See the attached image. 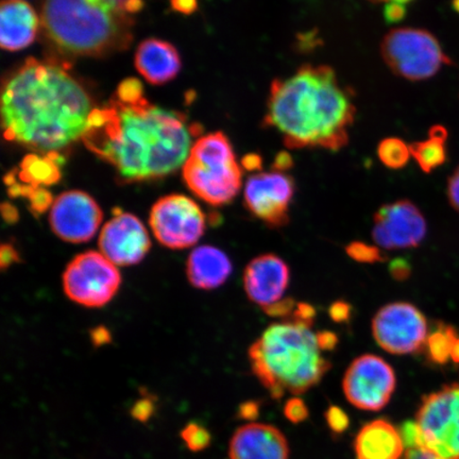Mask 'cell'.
<instances>
[{"label": "cell", "instance_id": "obj_48", "mask_svg": "<svg viewBox=\"0 0 459 459\" xmlns=\"http://www.w3.org/2000/svg\"><path fill=\"white\" fill-rule=\"evenodd\" d=\"M451 359L459 364V337H457V340L455 342V346H453Z\"/></svg>", "mask_w": 459, "mask_h": 459}, {"label": "cell", "instance_id": "obj_8", "mask_svg": "<svg viewBox=\"0 0 459 459\" xmlns=\"http://www.w3.org/2000/svg\"><path fill=\"white\" fill-rule=\"evenodd\" d=\"M418 447L444 459H459V385L424 398L417 412Z\"/></svg>", "mask_w": 459, "mask_h": 459}, {"label": "cell", "instance_id": "obj_24", "mask_svg": "<svg viewBox=\"0 0 459 459\" xmlns=\"http://www.w3.org/2000/svg\"><path fill=\"white\" fill-rule=\"evenodd\" d=\"M447 132L444 127H433L427 141L410 145L411 157L420 169L429 172L439 168L446 160V140Z\"/></svg>", "mask_w": 459, "mask_h": 459}, {"label": "cell", "instance_id": "obj_47", "mask_svg": "<svg viewBox=\"0 0 459 459\" xmlns=\"http://www.w3.org/2000/svg\"><path fill=\"white\" fill-rule=\"evenodd\" d=\"M239 411L244 418H255L257 416L258 407L254 402H248L240 407Z\"/></svg>", "mask_w": 459, "mask_h": 459}, {"label": "cell", "instance_id": "obj_21", "mask_svg": "<svg viewBox=\"0 0 459 459\" xmlns=\"http://www.w3.org/2000/svg\"><path fill=\"white\" fill-rule=\"evenodd\" d=\"M404 449L400 430L382 419L366 424L354 444L358 459H401Z\"/></svg>", "mask_w": 459, "mask_h": 459}, {"label": "cell", "instance_id": "obj_39", "mask_svg": "<svg viewBox=\"0 0 459 459\" xmlns=\"http://www.w3.org/2000/svg\"><path fill=\"white\" fill-rule=\"evenodd\" d=\"M317 338L318 347L321 351H331L334 350L338 343V337L335 333L329 331H323L316 334Z\"/></svg>", "mask_w": 459, "mask_h": 459}, {"label": "cell", "instance_id": "obj_25", "mask_svg": "<svg viewBox=\"0 0 459 459\" xmlns=\"http://www.w3.org/2000/svg\"><path fill=\"white\" fill-rule=\"evenodd\" d=\"M457 337L452 326L445 325H441L429 334L426 343L429 359L436 364H446L451 359L452 349Z\"/></svg>", "mask_w": 459, "mask_h": 459}, {"label": "cell", "instance_id": "obj_7", "mask_svg": "<svg viewBox=\"0 0 459 459\" xmlns=\"http://www.w3.org/2000/svg\"><path fill=\"white\" fill-rule=\"evenodd\" d=\"M382 56L390 70L411 82L433 77L451 63L433 34L416 28L390 31L383 39Z\"/></svg>", "mask_w": 459, "mask_h": 459}, {"label": "cell", "instance_id": "obj_31", "mask_svg": "<svg viewBox=\"0 0 459 459\" xmlns=\"http://www.w3.org/2000/svg\"><path fill=\"white\" fill-rule=\"evenodd\" d=\"M284 414L292 423H300L308 417V410L301 399L292 398L286 402Z\"/></svg>", "mask_w": 459, "mask_h": 459}, {"label": "cell", "instance_id": "obj_1", "mask_svg": "<svg viewBox=\"0 0 459 459\" xmlns=\"http://www.w3.org/2000/svg\"><path fill=\"white\" fill-rule=\"evenodd\" d=\"M82 140L120 179H160L185 165L192 134L186 117L151 105L139 80L126 79L106 107L94 108Z\"/></svg>", "mask_w": 459, "mask_h": 459}, {"label": "cell", "instance_id": "obj_46", "mask_svg": "<svg viewBox=\"0 0 459 459\" xmlns=\"http://www.w3.org/2000/svg\"><path fill=\"white\" fill-rule=\"evenodd\" d=\"M3 216L4 221L9 223H14L19 221V212L15 206L10 204H4L2 206Z\"/></svg>", "mask_w": 459, "mask_h": 459}, {"label": "cell", "instance_id": "obj_16", "mask_svg": "<svg viewBox=\"0 0 459 459\" xmlns=\"http://www.w3.org/2000/svg\"><path fill=\"white\" fill-rule=\"evenodd\" d=\"M99 245L101 254L114 265L131 266L147 255L152 243L139 218L120 212L102 228Z\"/></svg>", "mask_w": 459, "mask_h": 459}, {"label": "cell", "instance_id": "obj_33", "mask_svg": "<svg viewBox=\"0 0 459 459\" xmlns=\"http://www.w3.org/2000/svg\"><path fill=\"white\" fill-rule=\"evenodd\" d=\"M315 316L316 311L312 306L307 303H298L294 314L291 316V321L312 328Z\"/></svg>", "mask_w": 459, "mask_h": 459}, {"label": "cell", "instance_id": "obj_2", "mask_svg": "<svg viewBox=\"0 0 459 459\" xmlns=\"http://www.w3.org/2000/svg\"><path fill=\"white\" fill-rule=\"evenodd\" d=\"M91 100L65 68L28 59L3 88L5 140L55 153L88 129Z\"/></svg>", "mask_w": 459, "mask_h": 459}, {"label": "cell", "instance_id": "obj_34", "mask_svg": "<svg viewBox=\"0 0 459 459\" xmlns=\"http://www.w3.org/2000/svg\"><path fill=\"white\" fill-rule=\"evenodd\" d=\"M329 315L337 324L347 323L351 317V307L347 302L336 301L330 307Z\"/></svg>", "mask_w": 459, "mask_h": 459}, {"label": "cell", "instance_id": "obj_42", "mask_svg": "<svg viewBox=\"0 0 459 459\" xmlns=\"http://www.w3.org/2000/svg\"><path fill=\"white\" fill-rule=\"evenodd\" d=\"M292 165H294V160H292L290 154L287 152H280L274 159L273 169L274 171L284 172L286 170H290L292 168Z\"/></svg>", "mask_w": 459, "mask_h": 459}, {"label": "cell", "instance_id": "obj_3", "mask_svg": "<svg viewBox=\"0 0 459 459\" xmlns=\"http://www.w3.org/2000/svg\"><path fill=\"white\" fill-rule=\"evenodd\" d=\"M355 113L352 95L333 68L306 65L273 80L264 126L278 131L290 149L340 151L349 142Z\"/></svg>", "mask_w": 459, "mask_h": 459}, {"label": "cell", "instance_id": "obj_40", "mask_svg": "<svg viewBox=\"0 0 459 459\" xmlns=\"http://www.w3.org/2000/svg\"><path fill=\"white\" fill-rule=\"evenodd\" d=\"M447 195L453 208L459 212V168L453 172L447 185Z\"/></svg>", "mask_w": 459, "mask_h": 459}, {"label": "cell", "instance_id": "obj_26", "mask_svg": "<svg viewBox=\"0 0 459 459\" xmlns=\"http://www.w3.org/2000/svg\"><path fill=\"white\" fill-rule=\"evenodd\" d=\"M378 158L388 169H400L411 157L410 145L397 137H389L381 142L377 148Z\"/></svg>", "mask_w": 459, "mask_h": 459}, {"label": "cell", "instance_id": "obj_6", "mask_svg": "<svg viewBox=\"0 0 459 459\" xmlns=\"http://www.w3.org/2000/svg\"><path fill=\"white\" fill-rule=\"evenodd\" d=\"M183 178L206 204L231 203L242 187V169L235 159L231 143L222 132L201 137L183 165Z\"/></svg>", "mask_w": 459, "mask_h": 459}, {"label": "cell", "instance_id": "obj_5", "mask_svg": "<svg viewBox=\"0 0 459 459\" xmlns=\"http://www.w3.org/2000/svg\"><path fill=\"white\" fill-rule=\"evenodd\" d=\"M42 24L63 53L101 56L128 48L132 21L110 0H43Z\"/></svg>", "mask_w": 459, "mask_h": 459}, {"label": "cell", "instance_id": "obj_45", "mask_svg": "<svg viewBox=\"0 0 459 459\" xmlns=\"http://www.w3.org/2000/svg\"><path fill=\"white\" fill-rule=\"evenodd\" d=\"M263 160L256 153L247 154L242 160L244 169L249 171L261 170Z\"/></svg>", "mask_w": 459, "mask_h": 459}, {"label": "cell", "instance_id": "obj_36", "mask_svg": "<svg viewBox=\"0 0 459 459\" xmlns=\"http://www.w3.org/2000/svg\"><path fill=\"white\" fill-rule=\"evenodd\" d=\"M405 14V4H387L385 5V10H384V17H385V20L389 24H394V22H398L401 20H403Z\"/></svg>", "mask_w": 459, "mask_h": 459}, {"label": "cell", "instance_id": "obj_13", "mask_svg": "<svg viewBox=\"0 0 459 459\" xmlns=\"http://www.w3.org/2000/svg\"><path fill=\"white\" fill-rule=\"evenodd\" d=\"M295 194V182L284 172H260L249 178L245 187V204L252 214L280 228L289 222L290 204Z\"/></svg>", "mask_w": 459, "mask_h": 459}, {"label": "cell", "instance_id": "obj_30", "mask_svg": "<svg viewBox=\"0 0 459 459\" xmlns=\"http://www.w3.org/2000/svg\"><path fill=\"white\" fill-rule=\"evenodd\" d=\"M326 422L336 434H342L349 427V417L340 407L331 406L325 412Z\"/></svg>", "mask_w": 459, "mask_h": 459}, {"label": "cell", "instance_id": "obj_37", "mask_svg": "<svg viewBox=\"0 0 459 459\" xmlns=\"http://www.w3.org/2000/svg\"><path fill=\"white\" fill-rule=\"evenodd\" d=\"M19 261V252H17L14 247L10 244H4L2 246V252H0V264H2L4 271Z\"/></svg>", "mask_w": 459, "mask_h": 459}, {"label": "cell", "instance_id": "obj_35", "mask_svg": "<svg viewBox=\"0 0 459 459\" xmlns=\"http://www.w3.org/2000/svg\"><path fill=\"white\" fill-rule=\"evenodd\" d=\"M152 412L153 402L149 399H142L141 401L136 402L134 409H132V416H134L136 420H140L142 422L147 421L152 415Z\"/></svg>", "mask_w": 459, "mask_h": 459}, {"label": "cell", "instance_id": "obj_17", "mask_svg": "<svg viewBox=\"0 0 459 459\" xmlns=\"http://www.w3.org/2000/svg\"><path fill=\"white\" fill-rule=\"evenodd\" d=\"M290 279V268L282 258L274 255L257 256L244 273L247 296L263 308L272 306L283 299Z\"/></svg>", "mask_w": 459, "mask_h": 459}, {"label": "cell", "instance_id": "obj_38", "mask_svg": "<svg viewBox=\"0 0 459 459\" xmlns=\"http://www.w3.org/2000/svg\"><path fill=\"white\" fill-rule=\"evenodd\" d=\"M390 273H392L393 277L398 281H404L409 279L411 274V266L410 264L402 258H397L390 264Z\"/></svg>", "mask_w": 459, "mask_h": 459}, {"label": "cell", "instance_id": "obj_19", "mask_svg": "<svg viewBox=\"0 0 459 459\" xmlns=\"http://www.w3.org/2000/svg\"><path fill=\"white\" fill-rule=\"evenodd\" d=\"M39 17L24 0H4L0 8V44L9 51L24 49L36 39Z\"/></svg>", "mask_w": 459, "mask_h": 459}, {"label": "cell", "instance_id": "obj_9", "mask_svg": "<svg viewBox=\"0 0 459 459\" xmlns=\"http://www.w3.org/2000/svg\"><path fill=\"white\" fill-rule=\"evenodd\" d=\"M122 283L117 265L100 252L88 251L68 264L63 289L71 300L88 307H101L113 299Z\"/></svg>", "mask_w": 459, "mask_h": 459}, {"label": "cell", "instance_id": "obj_20", "mask_svg": "<svg viewBox=\"0 0 459 459\" xmlns=\"http://www.w3.org/2000/svg\"><path fill=\"white\" fill-rule=\"evenodd\" d=\"M135 66L149 83L160 85L179 74L181 60L171 44L162 39H148L136 50Z\"/></svg>", "mask_w": 459, "mask_h": 459}, {"label": "cell", "instance_id": "obj_23", "mask_svg": "<svg viewBox=\"0 0 459 459\" xmlns=\"http://www.w3.org/2000/svg\"><path fill=\"white\" fill-rule=\"evenodd\" d=\"M61 160L62 158L56 152L48 153L45 157L29 154L22 160L17 177L24 185L34 187L56 185L61 179Z\"/></svg>", "mask_w": 459, "mask_h": 459}, {"label": "cell", "instance_id": "obj_49", "mask_svg": "<svg viewBox=\"0 0 459 459\" xmlns=\"http://www.w3.org/2000/svg\"><path fill=\"white\" fill-rule=\"evenodd\" d=\"M370 2L376 3V4L384 3V4H393V3L406 4H409V3L412 2V0H370Z\"/></svg>", "mask_w": 459, "mask_h": 459}, {"label": "cell", "instance_id": "obj_28", "mask_svg": "<svg viewBox=\"0 0 459 459\" xmlns=\"http://www.w3.org/2000/svg\"><path fill=\"white\" fill-rule=\"evenodd\" d=\"M347 254L354 261L373 264L385 260L382 251L376 246L354 242L347 247Z\"/></svg>", "mask_w": 459, "mask_h": 459}, {"label": "cell", "instance_id": "obj_15", "mask_svg": "<svg viewBox=\"0 0 459 459\" xmlns=\"http://www.w3.org/2000/svg\"><path fill=\"white\" fill-rule=\"evenodd\" d=\"M426 234V218L409 200L395 201L377 212L372 235L384 249L412 248L422 242Z\"/></svg>", "mask_w": 459, "mask_h": 459}, {"label": "cell", "instance_id": "obj_14", "mask_svg": "<svg viewBox=\"0 0 459 459\" xmlns=\"http://www.w3.org/2000/svg\"><path fill=\"white\" fill-rule=\"evenodd\" d=\"M49 221L57 238L68 243H85L99 231L102 211L89 194L65 192L51 205Z\"/></svg>", "mask_w": 459, "mask_h": 459}, {"label": "cell", "instance_id": "obj_11", "mask_svg": "<svg viewBox=\"0 0 459 459\" xmlns=\"http://www.w3.org/2000/svg\"><path fill=\"white\" fill-rule=\"evenodd\" d=\"M373 336L385 351L411 354L420 351L429 337L423 314L411 303L394 302L384 307L372 323Z\"/></svg>", "mask_w": 459, "mask_h": 459}, {"label": "cell", "instance_id": "obj_41", "mask_svg": "<svg viewBox=\"0 0 459 459\" xmlns=\"http://www.w3.org/2000/svg\"><path fill=\"white\" fill-rule=\"evenodd\" d=\"M110 2L129 15L139 13L143 7V0H110Z\"/></svg>", "mask_w": 459, "mask_h": 459}, {"label": "cell", "instance_id": "obj_27", "mask_svg": "<svg viewBox=\"0 0 459 459\" xmlns=\"http://www.w3.org/2000/svg\"><path fill=\"white\" fill-rule=\"evenodd\" d=\"M181 438L185 441L188 450L193 452L204 451L212 441V436L208 429L197 422L188 423L182 429Z\"/></svg>", "mask_w": 459, "mask_h": 459}, {"label": "cell", "instance_id": "obj_32", "mask_svg": "<svg viewBox=\"0 0 459 459\" xmlns=\"http://www.w3.org/2000/svg\"><path fill=\"white\" fill-rule=\"evenodd\" d=\"M296 307L297 304L292 298H285V299H281L280 301L272 304V306H268L263 309L264 312L268 316H271V317L287 318L291 317Z\"/></svg>", "mask_w": 459, "mask_h": 459}, {"label": "cell", "instance_id": "obj_50", "mask_svg": "<svg viewBox=\"0 0 459 459\" xmlns=\"http://www.w3.org/2000/svg\"><path fill=\"white\" fill-rule=\"evenodd\" d=\"M453 7L459 13V0H453Z\"/></svg>", "mask_w": 459, "mask_h": 459}, {"label": "cell", "instance_id": "obj_12", "mask_svg": "<svg viewBox=\"0 0 459 459\" xmlns=\"http://www.w3.org/2000/svg\"><path fill=\"white\" fill-rule=\"evenodd\" d=\"M395 383L394 371L386 360L366 354L350 365L342 388L350 403L359 410L377 411L392 399Z\"/></svg>", "mask_w": 459, "mask_h": 459}, {"label": "cell", "instance_id": "obj_4", "mask_svg": "<svg viewBox=\"0 0 459 459\" xmlns=\"http://www.w3.org/2000/svg\"><path fill=\"white\" fill-rule=\"evenodd\" d=\"M308 326L274 324L249 349L252 370L272 397L301 394L323 380L331 368Z\"/></svg>", "mask_w": 459, "mask_h": 459}, {"label": "cell", "instance_id": "obj_18", "mask_svg": "<svg viewBox=\"0 0 459 459\" xmlns=\"http://www.w3.org/2000/svg\"><path fill=\"white\" fill-rule=\"evenodd\" d=\"M229 455L230 459H289L290 447L277 428L250 423L234 433Z\"/></svg>", "mask_w": 459, "mask_h": 459}, {"label": "cell", "instance_id": "obj_43", "mask_svg": "<svg viewBox=\"0 0 459 459\" xmlns=\"http://www.w3.org/2000/svg\"><path fill=\"white\" fill-rule=\"evenodd\" d=\"M172 8L179 13L189 14L197 8V0H170Z\"/></svg>", "mask_w": 459, "mask_h": 459}, {"label": "cell", "instance_id": "obj_22", "mask_svg": "<svg viewBox=\"0 0 459 459\" xmlns=\"http://www.w3.org/2000/svg\"><path fill=\"white\" fill-rule=\"evenodd\" d=\"M187 278L199 290H214L226 282L232 264L225 252L213 246H201L187 260Z\"/></svg>", "mask_w": 459, "mask_h": 459}, {"label": "cell", "instance_id": "obj_10", "mask_svg": "<svg viewBox=\"0 0 459 459\" xmlns=\"http://www.w3.org/2000/svg\"><path fill=\"white\" fill-rule=\"evenodd\" d=\"M149 223L160 244L170 249H186L203 237L205 216L191 198L169 195L153 204Z\"/></svg>", "mask_w": 459, "mask_h": 459}, {"label": "cell", "instance_id": "obj_29", "mask_svg": "<svg viewBox=\"0 0 459 459\" xmlns=\"http://www.w3.org/2000/svg\"><path fill=\"white\" fill-rule=\"evenodd\" d=\"M29 201V209L34 215H41L53 205V196L48 189L44 187H33L27 197Z\"/></svg>", "mask_w": 459, "mask_h": 459}, {"label": "cell", "instance_id": "obj_44", "mask_svg": "<svg viewBox=\"0 0 459 459\" xmlns=\"http://www.w3.org/2000/svg\"><path fill=\"white\" fill-rule=\"evenodd\" d=\"M404 459H444L434 455L422 447H415V449H407Z\"/></svg>", "mask_w": 459, "mask_h": 459}]
</instances>
